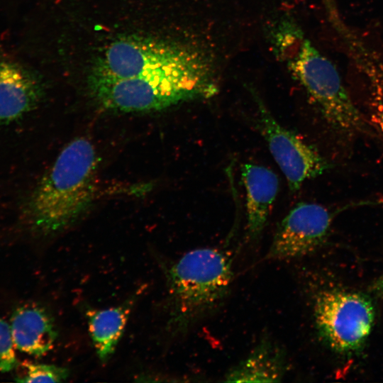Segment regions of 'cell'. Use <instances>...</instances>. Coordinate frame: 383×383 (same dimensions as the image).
<instances>
[{
	"instance_id": "3",
	"label": "cell",
	"mask_w": 383,
	"mask_h": 383,
	"mask_svg": "<svg viewBox=\"0 0 383 383\" xmlns=\"http://www.w3.org/2000/svg\"><path fill=\"white\" fill-rule=\"evenodd\" d=\"M230 257L215 248L191 250L165 272L168 288L167 326L183 332L218 306L232 280Z\"/></svg>"
},
{
	"instance_id": "14",
	"label": "cell",
	"mask_w": 383,
	"mask_h": 383,
	"mask_svg": "<svg viewBox=\"0 0 383 383\" xmlns=\"http://www.w3.org/2000/svg\"><path fill=\"white\" fill-rule=\"evenodd\" d=\"M350 48L366 78L372 122L383 135V57L356 39L351 42Z\"/></svg>"
},
{
	"instance_id": "1",
	"label": "cell",
	"mask_w": 383,
	"mask_h": 383,
	"mask_svg": "<svg viewBox=\"0 0 383 383\" xmlns=\"http://www.w3.org/2000/svg\"><path fill=\"white\" fill-rule=\"evenodd\" d=\"M97 170V153L88 138L67 143L28 200L25 213L30 228L49 235L75 223L94 199Z\"/></svg>"
},
{
	"instance_id": "5",
	"label": "cell",
	"mask_w": 383,
	"mask_h": 383,
	"mask_svg": "<svg viewBox=\"0 0 383 383\" xmlns=\"http://www.w3.org/2000/svg\"><path fill=\"white\" fill-rule=\"evenodd\" d=\"M89 94L104 109L123 113L162 111L182 102L211 97L214 91L172 78L110 77L90 74Z\"/></svg>"
},
{
	"instance_id": "12",
	"label": "cell",
	"mask_w": 383,
	"mask_h": 383,
	"mask_svg": "<svg viewBox=\"0 0 383 383\" xmlns=\"http://www.w3.org/2000/svg\"><path fill=\"white\" fill-rule=\"evenodd\" d=\"M287 370L285 356L281 349L263 340L252 353L226 376L231 382H280Z\"/></svg>"
},
{
	"instance_id": "13",
	"label": "cell",
	"mask_w": 383,
	"mask_h": 383,
	"mask_svg": "<svg viewBox=\"0 0 383 383\" xmlns=\"http://www.w3.org/2000/svg\"><path fill=\"white\" fill-rule=\"evenodd\" d=\"M133 304V300H127L116 306L87 311L89 334L101 362H106L114 353Z\"/></svg>"
},
{
	"instance_id": "8",
	"label": "cell",
	"mask_w": 383,
	"mask_h": 383,
	"mask_svg": "<svg viewBox=\"0 0 383 383\" xmlns=\"http://www.w3.org/2000/svg\"><path fill=\"white\" fill-rule=\"evenodd\" d=\"M331 221L332 215L323 206L297 204L278 225L267 257L292 259L315 251L325 241Z\"/></svg>"
},
{
	"instance_id": "4",
	"label": "cell",
	"mask_w": 383,
	"mask_h": 383,
	"mask_svg": "<svg viewBox=\"0 0 383 383\" xmlns=\"http://www.w3.org/2000/svg\"><path fill=\"white\" fill-rule=\"evenodd\" d=\"M274 48L332 126L349 133L364 128L362 116L336 67L304 38L299 28L288 31Z\"/></svg>"
},
{
	"instance_id": "6",
	"label": "cell",
	"mask_w": 383,
	"mask_h": 383,
	"mask_svg": "<svg viewBox=\"0 0 383 383\" xmlns=\"http://www.w3.org/2000/svg\"><path fill=\"white\" fill-rule=\"evenodd\" d=\"M374 315L367 296L344 290L320 293L314 307L321 337L333 350L344 354L362 347L372 331Z\"/></svg>"
},
{
	"instance_id": "15",
	"label": "cell",
	"mask_w": 383,
	"mask_h": 383,
	"mask_svg": "<svg viewBox=\"0 0 383 383\" xmlns=\"http://www.w3.org/2000/svg\"><path fill=\"white\" fill-rule=\"evenodd\" d=\"M16 377L18 382H61L69 376L67 368L48 364L23 363Z\"/></svg>"
},
{
	"instance_id": "11",
	"label": "cell",
	"mask_w": 383,
	"mask_h": 383,
	"mask_svg": "<svg viewBox=\"0 0 383 383\" xmlns=\"http://www.w3.org/2000/svg\"><path fill=\"white\" fill-rule=\"evenodd\" d=\"M241 177L247 198V233L254 239L266 225L279 191V179L270 169L253 163L243 165Z\"/></svg>"
},
{
	"instance_id": "17",
	"label": "cell",
	"mask_w": 383,
	"mask_h": 383,
	"mask_svg": "<svg viewBox=\"0 0 383 383\" xmlns=\"http://www.w3.org/2000/svg\"><path fill=\"white\" fill-rule=\"evenodd\" d=\"M369 291L375 296L383 297V274L372 283Z\"/></svg>"
},
{
	"instance_id": "9",
	"label": "cell",
	"mask_w": 383,
	"mask_h": 383,
	"mask_svg": "<svg viewBox=\"0 0 383 383\" xmlns=\"http://www.w3.org/2000/svg\"><path fill=\"white\" fill-rule=\"evenodd\" d=\"M40 79L29 67L0 50V124L16 121L42 99Z\"/></svg>"
},
{
	"instance_id": "2",
	"label": "cell",
	"mask_w": 383,
	"mask_h": 383,
	"mask_svg": "<svg viewBox=\"0 0 383 383\" xmlns=\"http://www.w3.org/2000/svg\"><path fill=\"white\" fill-rule=\"evenodd\" d=\"M90 74L118 78H172L218 91L212 65L205 53L153 38L130 36L116 40L98 57Z\"/></svg>"
},
{
	"instance_id": "16",
	"label": "cell",
	"mask_w": 383,
	"mask_h": 383,
	"mask_svg": "<svg viewBox=\"0 0 383 383\" xmlns=\"http://www.w3.org/2000/svg\"><path fill=\"white\" fill-rule=\"evenodd\" d=\"M10 324L0 318V372L13 370L18 365Z\"/></svg>"
},
{
	"instance_id": "10",
	"label": "cell",
	"mask_w": 383,
	"mask_h": 383,
	"mask_svg": "<svg viewBox=\"0 0 383 383\" xmlns=\"http://www.w3.org/2000/svg\"><path fill=\"white\" fill-rule=\"evenodd\" d=\"M10 326L15 348L31 355L48 353L57 337L52 316L37 304L17 307L11 315Z\"/></svg>"
},
{
	"instance_id": "7",
	"label": "cell",
	"mask_w": 383,
	"mask_h": 383,
	"mask_svg": "<svg viewBox=\"0 0 383 383\" xmlns=\"http://www.w3.org/2000/svg\"><path fill=\"white\" fill-rule=\"evenodd\" d=\"M255 99L259 131L284 174L290 191L295 192L306 180L323 173L326 163L312 146L283 127L257 96Z\"/></svg>"
}]
</instances>
